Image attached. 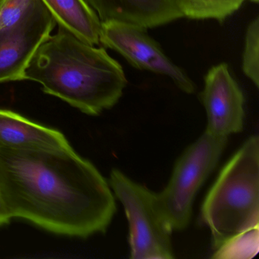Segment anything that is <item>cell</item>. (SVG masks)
I'll return each instance as SVG.
<instances>
[{
	"label": "cell",
	"mask_w": 259,
	"mask_h": 259,
	"mask_svg": "<svg viewBox=\"0 0 259 259\" xmlns=\"http://www.w3.org/2000/svg\"><path fill=\"white\" fill-rule=\"evenodd\" d=\"M0 189L12 218L61 236L104 233L116 211L108 182L70 145L0 147Z\"/></svg>",
	"instance_id": "obj_1"
},
{
	"label": "cell",
	"mask_w": 259,
	"mask_h": 259,
	"mask_svg": "<svg viewBox=\"0 0 259 259\" xmlns=\"http://www.w3.org/2000/svg\"><path fill=\"white\" fill-rule=\"evenodd\" d=\"M251 2L258 3V0H251Z\"/></svg>",
	"instance_id": "obj_17"
},
{
	"label": "cell",
	"mask_w": 259,
	"mask_h": 259,
	"mask_svg": "<svg viewBox=\"0 0 259 259\" xmlns=\"http://www.w3.org/2000/svg\"><path fill=\"white\" fill-rule=\"evenodd\" d=\"M183 17L223 22L239 10L245 0H174Z\"/></svg>",
	"instance_id": "obj_12"
},
{
	"label": "cell",
	"mask_w": 259,
	"mask_h": 259,
	"mask_svg": "<svg viewBox=\"0 0 259 259\" xmlns=\"http://www.w3.org/2000/svg\"><path fill=\"white\" fill-rule=\"evenodd\" d=\"M101 22H125L143 28L162 26L183 18L174 0H84Z\"/></svg>",
	"instance_id": "obj_9"
},
{
	"label": "cell",
	"mask_w": 259,
	"mask_h": 259,
	"mask_svg": "<svg viewBox=\"0 0 259 259\" xmlns=\"http://www.w3.org/2000/svg\"><path fill=\"white\" fill-rule=\"evenodd\" d=\"M227 139L205 130L183 153L167 186L157 194L159 206L172 230H183L189 225L195 196L218 165Z\"/></svg>",
	"instance_id": "obj_5"
},
{
	"label": "cell",
	"mask_w": 259,
	"mask_h": 259,
	"mask_svg": "<svg viewBox=\"0 0 259 259\" xmlns=\"http://www.w3.org/2000/svg\"><path fill=\"white\" fill-rule=\"evenodd\" d=\"M58 26L89 45H100L101 21L84 0H42Z\"/></svg>",
	"instance_id": "obj_11"
},
{
	"label": "cell",
	"mask_w": 259,
	"mask_h": 259,
	"mask_svg": "<svg viewBox=\"0 0 259 259\" xmlns=\"http://www.w3.org/2000/svg\"><path fill=\"white\" fill-rule=\"evenodd\" d=\"M259 228L237 235L217 248L214 258H251L258 251Z\"/></svg>",
	"instance_id": "obj_13"
},
{
	"label": "cell",
	"mask_w": 259,
	"mask_h": 259,
	"mask_svg": "<svg viewBox=\"0 0 259 259\" xmlns=\"http://www.w3.org/2000/svg\"><path fill=\"white\" fill-rule=\"evenodd\" d=\"M201 101L207 113L206 131L224 138L242 131L245 98L226 63L213 66L206 74Z\"/></svg>",
	"instance_id": "obj_8"
},
{
	"label": "cell",
	"mask_w": 259,
	"mask_h": 259,
	"mask_svg": "<svg viewBox=\"0 0 259 259\" xmlns=\"http://www.w3.org/2000/svg\"><path fill=\"white\" fill-rule=\"evenodd\" d=\"M146 30L125 22H101L100 44L120 54L136 69L165 75L185 93L193 94L192 80L163 53Z\"/></svg>",
	"instance_id": "obj_6"
},
{
	"label": "cell",
	"mask_w": 259,
	"mask_h": 259,
	"mask_svg": "<svg viewBox=\"0 0 259 259\" xmlns=\"http://www.w3.org/2000/svg\"><path fill=\"white\" fill-rule=\"evenodd\" d=\"M242 69L245 76L259 86V18L253 19L247 28L242 52Z\"/></svg>",
	"instance_id": "obj_14"
},
{
	"label": "cell",
	"mask_w": 259,
	"mask_h": 259,
	"mask_svg": "<svg viewBox=\"0 0 259 259\" xmlns=\"http://www.w3.org/2000/svg\"><path fill=\"white\" fill-rule=\"evenodd\" d=\"M70 145L57 130L33 122L16 112L0 109V147H64Z\"/></svg>",
	"instance_id": "obj_10"
},
{
	"label": "cell",
	"mask_w": 259,
	"mask_h": 259,
	"mask_svg": "<svg viewBox=\"0 0 259 259\" xmlns=\"http://www.w3.org/2000/svg\"><path fill=\"white\" fill-rule=\"evenodd\" d=\"M56 25L41 0L19 22L0 31V84L25 80L31 59Z\"/></svg>",
	"instance_id": "obj_7"
},
{
	"label": "cell",
	"mask_w": 259,
	"mask_h": 259,
	"mask_svg": "<svg viewBox=\"0 0 259 259\" xmlns=\"http://www.w3.org/2000/svg\"><path fill=\"white\" fill-rule=\"evenodd\" d=\"M109 184L122 203L128 219L130 257L174 258L172 228L159 206L157 194L119 169L112 170Z\"/></svg>",
	"instance_id": "obj_4"
},
{
	"label": "cell",
	"mask_w": 259,
	"mask_h": 259,
	"mask_svg": "<svg viewBox=\"0 0 259 259\" xmlns=\"http://www.w3.org/2000/svg\"><path fill=\"white\" fill-rule=\"evenodd\" d=\"M201 218L218 248L259 228V139L248 138L224 166L206 195Z\"/></svg>",
	"instance_id": "obj_3"
},
{
	"label": "cell",
	"mask_w": 259,
	"mask_h": 259,
	"mask_svg": "<svg viewBox=\"0 0 259 259\" xmlns=\"http://www.w3.org/2000/svg\"><path fill=\"white\" fill-rule=\"evenodd\" d=\"M25 80L90 116L112 108L127 79L122 66L103 48L89 45L58 26L31 59Z\"/></svg>",
	"instance_id": "obj_2"
},
{
	"label": "cell",
	"mask_w": 259,
	"mask_h": 259,
	"mask_svg": "<svg viewBox=\"0 0 259 259\" xmlns=\"http://www.w3.org/2000/svg\"><path fill=\"white\" fill-rule=\"evenodd\" d=\"M12 219L13 218H12L10 212H9L7 205H6L2 192H1V189H0V226L8 224Z\"/></svg>",
	"instance_id": "obj_16"
},
{
	"label": "cell",
	"mask_w": 259,
	"mask_h": 259,
	"mask_svg": "<svg viewBox=\"0 0 259 259\" xmlns=\"http://www.w3.org/2000/svg\"><path fill=\"white\" fill-rule=\"evenodd\" d=\"M41 0H0V31L19 22Z\"/></svg>",
	"instance_id": "obj_15"
}]
</instances>
